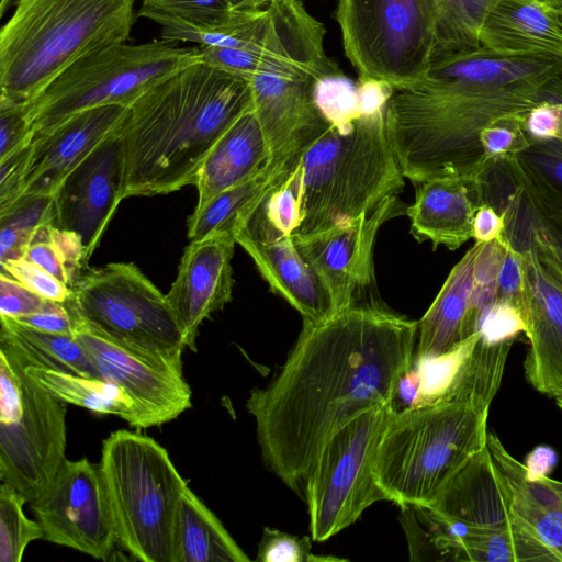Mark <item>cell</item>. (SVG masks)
<instances>
[{
  "label": "cell",
  "instance_id": "obj_1",
  "mask_svg": "<svg viewBox=\"0 0 562 562\" xmlns=\"http://www.w3.org/2000/svg\"><path fill=\"white\" fill-rule=\"evenodd\" d=\"M418 322L379 299L322 322H303L285 363L250 391L261 458L289 488L304 484L327 441L367 411L391 404L415 356Z\"/></svg>",
  "mask_w": 562,
  "mask_h": 562
},
{
  "label": "cell",
  "instance_id": "obj_2",
  "mask_svg": "<svg viewBox=\"0 0 562 562\" xmlns=\"http://www.w3.org/2000/svg\"><path fill=\"white\" fill-rule=\"evenodd\" d=\"M562 99V58L505 55L484 47L434 60L395 88L386 126L395 157L414 184L474 178L484 165L480 133L494 120Z\"/></svg>",
  "mask_w": 562,
  "mask_h": 562
},
{
  "label": "cell",
  "instance_id": "obj_3",
  "mask_svg": "<svg viewBox=\"0 0 562 562\" xmlns=\"http://www.w3.org/2000/svg\"><path fill=\"white\" fill-rule=\"evenodd\" d=\"M252 106L246 78L203 61L156 83L127 109L119 128L123 199L194 184L212 147Z\"/></svg>",
  "mask_w": 562,
  "mask_h": 562
},
{
  "label": "cell",
  "instance_id": "obj_4",
  "mask_svg": "<svg viewBox=\"0 0 562 562\" xmlns=\"http://www.w3.org/2000/svg\"><path fill=\"white\" fill-rule=\"evenodd\" d=\"M385 113L386 108L344 125L328 124L292 161L301 200L293 237L369 215L403 190Z\"/></svg>",
  "mask_w": 562,
  "mask_h": 562
},
{
  "label": "cell",
  "instance_id": "obj_5",
  "mask_svg": "<svg viewBox=\"0 0 562 562\" xmlns=\"http://www.w3.org/2000/svg\"><path fill=\"white\" fill-rule=\"evenodd\" d=\"M135 0H18L0 31V99L29 105L79 59L131 34Z\"/></svg>",
  "mask_w": 562,
  "mask_h": 562
},
{
  "label": "cell",
  "instance_id": "obj_6",
  "mask_svg": "<svg viewBox=\"0 0 562 562\" xmlns=\"http://www.w3.org/2000/svg\"><path fill=\"white\" fill-rule=\"evenodd\" d=\"M490 406L453 400L392 415L378 447L376 484L398 506H429L487 445Z\"/></svg>",
  "mask_w": 562,
  "mask_h": 562
},
{
  "label": "cell",
  "instance_id": "obj_7",
  "mask_svg": "<svg viewBox=\"0 0 562 562\" xmlns=\"http://www.w3.org/2000/svg\"><path fill=\"white\" fill-rule=\"evenodd\" d=\"M100 470L117 544L142 562H172L178 508L188 486L151 437L119 429L103 441Z\"/></svg>",
  "mask_w": 562,
  "mask_h": 562
},
{
  "label": "cell",
  "instance_id": "obj_8",
  "mask_svg": "<svg viewBox=\"0 0 562 562\" xmlns=\"http://www.w3.org/2000/svg\"><path fill=\"white\" fill-rule=\"evenodd\" d=\"M198 61V46L164 38L106 46L76 61L27 105L31 127L41 132L94 106H130L159 81Z\"/></svg>",
  "mask_w": 562,
  "mask_h": 562
},
{
  "label": "cell",
  "instance_id": "obj_9",
  "mask_svg": "<svg viewBox=\"0 0 562 562\" xmlns=\"http://www.w3.org/2000/svg\"><path fill=\"white\" fill-rule=\"evenodd\" d=\"M394 411L378 406L341 427L324 446L304 484L312 540L325 541L387 501L374 476L376 451Z\"/></svg>",
  "mask_w": 562,
  "mask_h": 562
},
{
  "label": "cell",
  "instance_id": "obj_10",
  "mask_svg": "<svg viewBox=\"0 0 562 562\" xmlns=\"http://www.w3.org/2000/svg\"><path fill=\"white\" fill-rule=\"evenodd\" d=\"M334 16L358 80H385L395 89L431 63L429 0H337Z\"/></svg>",
  "mask_w": 562,
  "mask_h": 562
},
{
  "label": "cell",
  "instance_id": "obj_11",
  "mask_svg": "<svg viewBox=\"0 0 562 562\" xmlns=\"http://www.w3.org/2000/svg\"><path fill=\"white\" fill-rule=\"evenodd\" d=\"M72 336L100 379L120 386L132 400L142 429L178 418L192 406V391L183 374L184 349L148 346L109 334L82 318L65 303Z\"/></svg>",
  "mask_w": 562,
  "mask_h": 562
},
{
  "label": "cell",
  "instance_id": "obj_12",
  "mask_svg": "<svg viewBox=\"0 0 562 562\" xmlns=\"http://www.w3.org/2000/svg\"><path fill=\"white\" fill-rule=\"evenodd\" d=\"M66 302L109 334L167 349H187L167 296L132 262L87 268Z\"/></svg>",
  "mask_w": 562,
  "mask_h": 562
},
{
  "label": "cell",
  "instance_id": "obj_13",
  "mask_svg": "<svg viewBox=\"0 0 562 562\" xmlns=\"http://www.w3.org/2000/svg\"><path fill=\"white\" fill-rule=\"evenodd\" d=\"M30 505L46 541L100 560H106L117 544L100 465L87 458H66Z\"/></svg>",
  "mask_w": 562,
  "mask_h": 562
},
{
  "label": "cell",
  "instance_id": "obj_14",
  "mask_svg": "<svg viewBox=\"0 0 562 562\" xmlns=\"http://www.w3.org/2000/svg\"><path fill=\"white\" fill-rule=\"evenodd\" d=\"M66 403L37 385L23 369L20 412L0 422V480L27 503L43 493L66 459Z\"/></svg>",
  "mask_w": 562,
  "mask_h": 562
},
{
  "label": "cell",
  "instance_id": "obj_15",
  "mask_svg": "<svg viewBox=\"0 0 562 562\" xmlns=\"http://www.w3.org/2000/svg\"><path fill=\"white\" fill-rule=\"evenodd\" d=\"M406 206L393 196L369 215L305 236H292L308 267L329 295L334 314L378 300L373 249L380 227L403 214Z\"/></svg>",
  "mask_w": 562,
  "mask_h": 562
},
{
  "label": "cell",
  "instance_id": "obj_16",
  "mask_svg": "<svg viewBox=\"0 0 562 562\" xmlns=\"http://www.w3.org/2000/svg\"><path fill=\"white\" fill-rule=\"evenodd\" d=\"M474 184L479 205L504 217L506 241L517 251L533 250L562 280V207L527 181L514 157L485 161Z\"/></svg>",
  "mask_w": 562,
  "mask_h": 562
},
{
  "label": "cell",
  "instance_id": "obj_17",
  "mask_svg": "<svg viewBox=\"0 0 562 562\" xmlns=\"http://www.w3.org/2000/svg\"><path fill=\"white\" fill-rule=\"evenodd\" d=\"M117 131L71 171L53 194L52 224L77 234L89 259L123 200L124 156Z\"/></svg>",
  "mask_w": 562,
  "mask_h": 562
},
{
  "label": "cell",
  "instance_id": "obj_18",
  "mask_svg": "<svg viewBox=\"0 0 562 562\" xmlns=\"http://www.w3.org/2000/svg\"><path fill=\"white\" fill-rule=\"evenodd\" d=\"M234 237L252 258L270 290L294 307L303 321L322 322L334 315L328 293L297 250L292 235L269 222L260 201L239 221Z\"/></svg>",
  "mask_w": 562,
  "mask_h": 562
},
{
  "label": "cell",
  "instance_id": "obj_19",
  "mask_svg": "<svg viewBox=\"0 0 562 562\" xmlns=\"http://www.w3.org/2000/svg\"><path fill=\"white\" fill-rule=\"evenodd\" d=\"M127 109L121 104L94 106L34 132L22 195H53L65 178L120 128Z\"/></svg>",
  "mask_w": 562,
  "mask_h": 562
},
{
  "label": "cell",
  "instance_id": "obj_20",
  "mask_svg": "<svg viewBox=\"0 0 562 562\" xmlns=\"http://www.w3.org/2000/svg\"><path fill=\"white\" fill-rule=\"evenodd\" d=\"M235 244L234 234L229 233L190 241L166 294L186 346L192 351H196L195 341L203 321L232 300Z\"/></svg>",
  "mask_w": 562,
  "mask_h": 562
},
{
  "label": "cell",
  "instance_id": "obj_21",
  "mask_svg": "<svg viewBox=\"0 0 562 562\" xmlns=\"http://www.w3.org/2000/svg\"><path fill=\"white\" fill-rule=\"evenodd\" d=\"M525 305L522 317L529 350L525 376L538 392H562V280L533 250L522 249Z\"/></svg>",
  "mask_w": 562,
  "mask_h": 562
},
{
  "label": "cell",
  "instance_id": "obj_22",
  "mask_svg": "<svg viewBox=\"0 0 562 562\" xmlns=\"http://www.w3.org/2000/svg\"><path fill=\"white\" fill-rule=\"evenodd\" d=\"M245 78L269 148L270 164L290 168L299 154L328 126L313 101V80L272 74Z\"/></svg>",
  "mask_w": 562,
  "mask_h": 562
},
{
  "label": "cell",
  "instance_id": "obj_23",
  "mask_svg": "<svg viewBox=\"0 0 562 562\" xmlns=\"http://www.w3.org/2000/svg\"><path fill=\"white\" fill-rule=\"evenodd\" d=\"M487 447L507 487L512 524L548 561L562 562V482L517 461L493 432Z\"/></svg>",
  "mask_w": 562,
  "mask_h": 562
},
{
  "label": "cell",
  "instance_id": "obj_24",
  "mask_svg": "<svg viewBox=\"0 0 562 562\" xmlns=\"http://www.w3.org/2000/svg\"><path fill=\"white\" fill-rule=\"evenodd\" d=\"M413 204L406 207L411 233L418 240H430L458 249L473 238L474 215L479 205L473 184L454 176L435 177L415 183Z\"/></svg>",
  "mask_w": 562,
  "mask_h": 562
},
{
  "label": "cell",
  "instance_id": "obj_25",
  "mask_svg": "<svg viewBox=\"0 0 562 562\" xmlns=\"http://www.w3.org/2000/svg\"><path fill=\"white\" fill-rule=\"evenodd\" d=\"M484 243H476L452 268L428 311L418 322L416 359H434L454 351L477 333L472 313L474 265Z\"/></svg>",
  "mask_w": 562,
  "mask_h": 562
},
{
  "label": "cell",
  "instance_id": "obj_26",
  "mask_svg": "<svg viewBox=\"0 0 562 562\" xmlns=\"http://www.w3.org/2000/svg\"><path fill=\"white\" fill-rule=\"evenodd\" d=\"M426 507L442 520L471 527H499L512 522L507 487L487 445Z\"/></svg>",
  "mask_w": 562,
  "mask_h": 562
},
{
  "label": "cell",
  "instance_id": "obj_27",
  "mask_svg": "<svg viewBox=\"0 0 562 562\" xmlns=\"http://www.w3.org/2000/svg\"><path fill=\"white\" fill-rule=\"evenodd\" d=\"M480 44L505 55L562 58V21L536 0H496L483 22Z\"/></svg>",
  "mask_w": 562,
  "mask_h": 562
},
{
  "label": "cell",
  "instance_id": "obj_28",
  "mask_svg": "<svg viewBox=\"0 0 562 562\" xmlns=\"http://www.w3.org/2000/svg\"><path fill=\"white\" fill-rule=\"evenodd\" d=\"M269 165V148L251 106L223 133L201 166L194 183L196 207Z\"/></svg>",
  "mask_w": 562,
  "mask_h": 562
},
{
  "label": "cell",
  "instance_id": "obj_29",
  "mask_svg": "<svg viewBox=\"0 0 562 562\" xmlns=\"http://www.w3.org/2000/svg\"><path fill=\"white\" fill-rule=\"evenodd\" d=\"M216 515L187 486L178 508L172 562H248Z\"/></svg>",
  "mask_w": 562,
  "mask_h": 562
},
{
  "label": "cell",
  "instance_id": "obj_30",
  "mask_svg": "<svg viewBox=\"0 0 562 562\" xmlns=\"http://www.w3.org/2000/svg\"><path fill=\"white\" fill-rule=\"evenodd\" d=\"M0 347L25 364L100 379L74 336L42 331L7 316H0Z\"/></svg>",
  "mask_w": 562,
  "mask_h": 562
},
{
  "label": "cell",
  "instance_id": "obj_31",
  "mask_svg": "<svg viewBox=\"0 0 562 562\" xmlns=\"http://www.w3.org/2000/svg\"><path fill=\"white\" fill-rule=\"evenodd\" d=\"M25 374L54 397L66 404L98 414L115 415L135 429L142 422L134 403L115 383L55 369L25 364Z\"/></svg>",
  "mask_w": 562,
  "mask_h": 562
},
{
  "label": "cell",
  "instance_id": "obj_32",
  "mask_svg": "<svg viewBox=\"0 0 562 562\" xmlns=\"http://www.w3.org/2000/svg\"><path fill=\"white\" fill-rule=\"evenodd\" d=\"M289 169L270 164L257 175L220 192L204 205L194 209L188 218L190 241L229 233L239 221L278 183Z\"/></svg>",
  "mask_w": 562,
  "mask_h": 562
},
{
  "label": "cell",
  "instance_id": "obj_33",
  "mask_svg": "<svg viewBox=\"0 0 562 562\" xmlns=\"http://www.w3.org/2000/svg\"><path fill=\"white\" fill-rule=\"evenodd\" d=\"M495 2L496 0H429L431 63L480 48L481 29Z\"/></svg>",
  "mask_w": 562,
  "mask_h": 562
},
{
  "label": "cell",
  "instance_id": "obj_34",
  "mask_svg": "<svg viewBox=\"0 0 562 562\" xmlns=\"http://www.w3.org/2000/svg\"><path fill=\"white\" fill-rule=\"evenodd\" d=\"M23 257L69 288L88 268L89 261L81 238L72 232L54 226L50 222L36 227Z\"/></svg>",
  "mask_w": 562,
  "mask_h": 562
},
{
  "label": "cell",
  "instance_id": "obj_35",
  "mask_svg": "<svg viewBox=\"0 0 562 562\" xmlns=\"http://www.w3.org/2000/svg\"><path fill=\"white\" fill-rule=\"evenodd\" d=\"M53 217V195H22L0 212V263L24 256L32 234Z\"/></svg>",
  "mask_w": 562,
  "mask_h": 562
},
{
  "label": "cell",
  "instance_id": "obj_36",
  "mask_svg": "<svg viewBox=\"0 0 562 562\" xmlns=\"http://www.w3.org/2000/svg\"><path fill=\"white\" fill-rule=\"evenodd\" d=\"M26 499L12 486H0V562H20L26 547L42 539L40 524L24 514Z\"/></svg>",
  "mask_w": 562,
  "mask_h": 562
},
{
  "label": "cell",
  "instance_id": "obj_37",
  "mask_svg": "<svg viewBox=\"0 0 562 562\" xmlns=\"http://www.w3.org/2000/svg\"><path fill=\"white\" fill-rule=\"evenodd\" d=\"M527 181L562 207V140H535L514 157Z\"/></svg>",
  "mask_w": 562,
  "mask_h": 562
},
{
  "label": "cell",
  "instance_id": "obj_38",
  "mask_svg": "<svg viewBox=\"0 0 562 562\" xmlns=\"http://www.w3.org/2000/svg\"><path fill=\"white\" fill-rule=\"evenodd\" d=\"M313 101L328 124L344 125L359 116L357 85L342 71L313 80Z\"/></svg>",
  "mask_w": 562,
  "mask_h": 562
},
{
  "label": "cell",
  "instance_id": "obj_39",
  "mask_svg": "<svg viewBox=\"0 0 562 562\" xmlns=\"http://www.w3.org/2000/svg\"><path fill=\"white\" fill-rule=\"evenodd\" d=\"M138 15L161 14L188 24L206 29L220 25L234 16L224 0H142Z\"/></svg>",
  "mask_w": 562,
  "mask_h": 562
},
{
  "label": "cell",
  "instance_id": "obj_40",
  "mask_svg": "<svg viewBox=\"0 0 562 562\" xmlns=\"http://www.w3.org/2000/svg\"><path fill=\"white\" fill-rule=\"evenodd\" d=\"M312 537L295 536L266 527L258 544L257 561L260 562H322L346 561L336 557H319L312 553Z\"/></svg>",
  "mask_w": 562,
  "mask_h": 562
},
{
  "label": "cell",
  "instance_id": "obj_41",
  "mask_svg": "<svg viewBox=\"0 0 562 562\" xmlns=\"http://www.w3.org/2000/svg\"><path fill=\"white\" fill-rule=\"evenodd\" d=\"M522 116L498 117L480 133L484 162L491 159L516 157L530 145L531 142L522 128Z\"/></svg>",
  "mask_w": 562,
  "mask_h": 562
},
{
  "label": "cell",
  "instance_id": "obj_42",
  "mask_svg": "<svg viewBox=\"0 0 562 562\" xmlns=\"http://www.w3.org/2000/svg\"><path fill=\"white\" fill-rule=\"evenodd\" d=\"M0 273L16 280L47 300L66 303L71 297V289L68 285L24 257L2 262Z\"/></svg>",
  "mask_w": 562,
  "mask_h": 562
},
{
  "label": "cell",
  "instance_id": "obj_43",
  "mask_svg": "<svg viewBox=\"0 0 562 562\" xmlns=\"http://www.w3.org/2000/svg\"><path fill=\"white\" fill-rule=\"evenodd\" d=\"M31 140L0 158V212L9 209L23 194Z\"/></svg>",
  "mask_w": 562,
  "mask_h": 562
},
{
  "label": "cell",
  "instance_id": "obj_44",
  "mask_svg": "<svg viewBox=\"0 0 562 562\" xmlns=\"http://www.w3.org/2000/svg\"><path fill=\"white\" fill-rule=\"evenodd\" d=\"M526 331V325L521 312L514 305L501 301L486 312L479 324L481 337L488 341H502L515 339L519 333Z\"/></svg>",
  "mask_w": 562,
  "mask_h": 562
},
{
  "label": "cell",
  "instance_id": "obj_45",
  "mask_svg": "<svg viewBox=\"0 0 562 562\" xmlns=\"http://www.w3.org/2000/svg\"><path fill=\"white\" fill-rule=\"evenodd\" d=\"M27 105L0 99V158L32 139Z\"/></svg>",
  "mask_w": 562,
  "mask_h": 562
},
{
  "label": "cell",
  "instance_id": "obj_46",
  "mask_svg": "<svg viewBox=\"0 0 562 562\" xmlns=\"http://www.w3.org/2000/svg\"><path fill=\"white\" fill-rule=\"evenodd\" d=\"M504 241L505 255L496 279L497 299L516 306L522 314L525 305L522 255L514 249L505 238Z\"/></svg>",
  "mask_w": 562,
  "mask_h": 562
},
{
  "label": "cell",
  "instance_id": "obj_47",
  "mask_svg": "<svg viewBox=\"0 0 562 562\" xmlns=\"http://www.w3.org/2000/svg\"><path fill=\"white\" fill-rule=\"evenodd\" d=\"M49 300L0 273V316L19 318L42 311Z\"/></svg>",
  "mask_w": 562,
  "mask_h": 562
},
{
  "label": "cell",
  "instance_id": "obj_48",
  "mask_svg": "<svg viewBox=\"0 0 562 562\" xmlns=\"http://www.w3.org/2000/svg\"><path fill=\"white\" fill-rule=\"evenodd\" d=\"M522 128L530 142L562 140V99L542 102L522 116Z\"/></svg>",
  "mask_w": 562,
  "mask_h": 562
},
{
  "label": "cell",
  "instance_id": "obj_49",
  "mask_svg": "<svg viewBox=\"0 0 562 562\" xmlns=\"http://www.w3.org/2000/svg\"><path fill=\"white\" fill-rule=\"evenodd\" d=\"M14 319L42 331L72 336L71 317L65 303L49 300L42 311Z\"/></svg>",
  "mask_w": 562,
  "mask_h": 562
},
{
  "label": "cell",
  "instance_id": "obj_50",
  "mask_svg": "<svg viewBox=\"0 0 562 562\" xmlns=\"http://www.w3.org/2000/svg\"><path fill=\"white\" fill-rule=\"evenodd\" d=\"M504 232V217L487 204H482L475 212L473 238L476 243H490L498 239Z\"/></svg>",
  "mask_w": 562,
  "mask_h": 562
},
{
  "label": "cell",
  "instance_id": "obj_51",
  "mask_svg": "<svg viewBox=\"0 0 562 562\" xmlns=\"http://www.w3.org/2000/svg\"><path fill=\"white\" fill-rule=\"evenodd\" d=\"M232 10H258L262 9L259 0H224Z\"/></svg>",
  "mask_w": 562,
  "mask_h": 562
},
{
  "label": "cell",
  "instance_id": "obj_52",
  "mask_svg": "<svg viewBox=\"0 0 562 562\" xmlns=\"http://www.w3.org/2000/svg\"><path fill=\"white\" fill-rule=\"evenodd\" d=\"M543 7L548 8L549 10L558 13L559 15L562 14V0H536Z\"/></svg>",
  "mask_w": 562,
  "mask_h": 562
},
{
  "label": "cell",
  "instance_id": "obj_53",
  "mask_svg": "<svg viewBox=\"0 0 562 562\" xmlns=\"http://www.w3.org/2000/svg\"><path fill=\"white\" fill-rule=\"evenodd\" d=\"M12 0H0V15L2 16L7 11Z\"/></svg>",
  "mask_w": 562,
  "mask_h": 562
},
{
  "label": "cell",
  "instance_id": "obj_54",
  "mask_svg": "<svg viewBox=\"0 0 562 562\" xmlns=\"http://www.w3.org/2000/svg\"><path fill=\"white\" fill-rule=\"evenodd\" d=\"M557 405L562 409V392L554 396Z\"/></svg>",
  "mask_w": 562,
  "mask_h": 562
},
{
  "label": "cell",
  "instance_id": "obj_55",
  "mask_svg": "<svg viewBox=\"0 0 562 562\" xmlns=\"http://www.w3.org/2000/svg\"><path fill=\"white\" fill-rule=\"evenodd\" d=\"M273 0H259L261 8H266Z\"/></svg>",
  "mask_w": 562,
  "mask_h": 562
},
{
  "label": "cell",
  "instance_id": "obj_56",
  "mask_svg": "<svg viewBox=\"0 0 562 562\" xmlns=\"http://www.w3.org/2000/svg\"><path fill=\"white\" fill-rule=\"evenodd\" d=\"M560 19H561V21H562V14L560 15Z\"/></svg>",
  "mask_w": 562,
  "mask_h": 562
}]
</instances>
